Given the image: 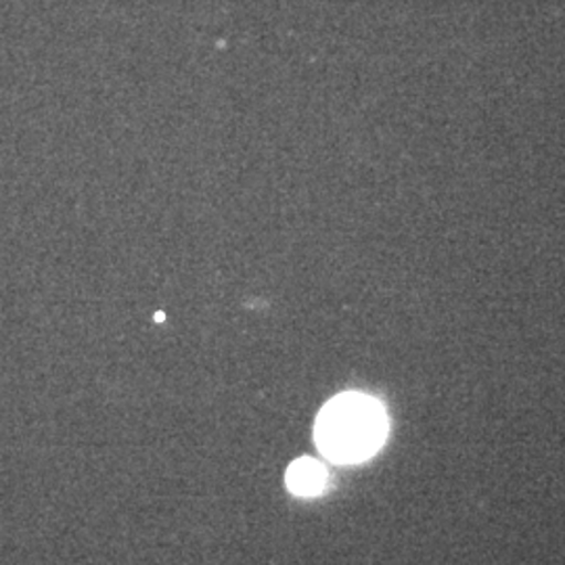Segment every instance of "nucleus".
Returning <instances> with one entry per match:
<instances>
[{"label":"nucleus","instance_id":"1","mask_svg":"<svg viewBox=\"0 0 565 565\" xmlns=\"http://www.w3.org/2000/svg\"><path fill=\"white\" fill-rule=\"evenodd\" d=\"M387 436L384 406L363 394H342L324 406L315 440L335 463H361L373 457Z\"/></svg>","mask_w":565,"mask_h":565},{"label":"nucleus","instance_id":"2","mask_svg":"<svg viewBox=\"0 0 565 565\" xmlns=\"http://www.w3.org/2000/svg\"><path fill=\"white\" fill-rule=\"evenodd\" d=\"M327 484V471L315 459H300L287 469V486L298 497H315Z\"/></svg>","mask_w":565,"mask_h":565}]
</instances>
